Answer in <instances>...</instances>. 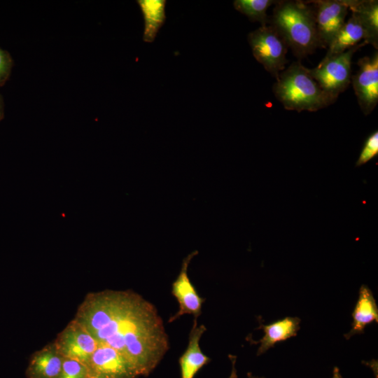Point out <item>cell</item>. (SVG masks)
Instances as JSON below:
<instances>
[{
    "label": "cell",
    "mask_w": 378,
    "mask_h": 378,
    "mask_svg": "<svg viewBox=\"0 0 378 378\" xmlns=\"http://www.w3.org/2000/svg\"><path fill=\"white\" fill-rule=\"evenodd\" d=\"M87 366L77 360L64 358L59 378H88Z\"/></svg>",
    "instance_id": "obj_19"
},
{
    "label": "cell",
    "mask_w": 378,
    "mask_h": 378,
    "mask_svg": "<svg viewBox=\"0 0 378 378\" xmlns=\"http://www.w3.org/2000/svg\"><path fill=\"white\" fill-rule=\"evenodd\" d=\"M13 67V60L10 54L0 48V86L8 79Z\"/></svg>",
    "instance_id": "obj_21"
},
{
    "label": "cell",
    "mask_w": 378,
    "mask_h": 378,
    "mask_svg": "<svg viewBox=\"0 0 378 378\" xmlns=\"http://www.w3.org/2000/svg\"><path fill=\"white\" fill-rule=\"evenodd\" d=\"M4 100L0 94V121L4 118Z\"/></svg>",
    "instance_id": "obj_23"
},
{
    "label": "cell",
    "mask_w": 378,
    "mask_h": 378,
    "mask_svg": "<svg viewBox=\"0 0 378 378\" xmlns=\"http://www.w3.org/2000/svg\"><path fill=\"white\" fill-rule=\"evenodd\" d=\"M365 45L363 41L342 53L326 54L316 67L309 69L311 76L325 92L337 98L351 83L353 55Z\"/></svg>",
    "instance_id": "obj_4"
},
{
    "label": "cell",
    "mask_w": 378,
    "mask_h": 378,
    "mask_svg": "<svg viewBox=\"0 0 378 378\" xmlns=\"http://www.w3.org/2000/svg\"><path fill=\"white\" fill-rule=\"evenodd\" d=\"M365 31L358 21L351 15L328 46L327 54L342 53L365 41Z\"/></svg>",
    "instance_id": "obj_16"
},
{
    "label": "cell",
    "mask_w": 378,
    "mask_h": 378,
    "mask_svg": "<svg viewBox=\"0 0 378 378\" xmlns=\"http://www.w3.org/2000/svg\"><path fill=\"white\" fill-rule=\"evenodd\" d=\"M64 358L55 342H51L33 354L26 376L27 378H59Z\"/></svg>",
    "instance_id": "obj_11"
},
{
    "label": "cell",
    "mask_w": 378,
    "mask_h": 378,
    "mask_svg": "<svg viewBox=\"0 0 378 378\" xmlns=\"http://www.w3.org/2000/svg\"><path fill=\"white\" fill-rule=\"evenodd\" d=\"M197 253V251H193L184 258L179 274L172 285V293L178 302L179 309L169 318V323L184 314H192L194 321H197L201 314L202 306L205 299L197 293L188 275V265Z\"/></svg>",
    "instance_id": "obj_10"
},
{
    "label": "cell",
    "mask_w": 378,
    "mask_h": 378,
    "mask_svg": "<svg viewBox=\"0 0 378 378\" xmlns=\"http://www.w3.org/2000/svg\"><path fill=\"white\" fill-rule=\"evenodd\" d=\"M248 41L255 59L276 80L288 62V46L270 24L262 25L248 35Z\"/></svg>",
    "instance_id": "obj_5"
},
{
    "label": "cell",
    "mask_w": 378,
    "mask_h": 378,
    "mask_svg": "<svg viewBox=\"0 0 378 378\" xmlns=\"http://www.w3.org/2000/svg\"><path fill=\"white\" fill-rule=\"evenodd\" d=\"M276 2L274 0H235L233 5L251 21L259 22L262 26L269 24L270 16L267 15V10Z\"/></svg>",
    "instance_id": "obj_18"
},
{
    "label": "cell",
    "mask_w": 378,
    "mask_h": 378,
    "mask_svg": "<svg viewBox=\"0 0 378 378\" xmlns=\"http://www.w3.org/2000/svg\"><path fill=\"white\" fill-rule=\"evenodd\" d=\"M54 342L63 357L86 366L98 346L90 333L75 319L68 323Z\"/></svg>",
    "instance_id": "obj_9"
},
{
    "label": "cell",
    "mask_w": 378,
    "mask_h": 378,
    "mask_svg": "<svg viewBox=\"0 0 378 378\" xmlns=\"http://www.w3.org/2000/svg\"><path fill=\"white\" fill-rule=\"evenodd\" d=\"M349 10L363 27L366 44L378 48V1L346 0Z\"/></svg>",
    "instance_id": "obj_13"
},
{
    "label": "cell",
    "mask_w": 378,
    "mask_h": 378,
    "mask_svg": "<svg viewBox=\"0 0 378 378\" xmlns=\"http://www.w3.org/2000/svg\"><path fill=\"white\" fill-rule=\"evenodd\" d=\"M88 378H136L132 363L115 349L98 344L87 365Z\"/></svg>",
    "instance_id": "obj_7"
},
{
    "label": "cell",
    "mask_w": 378,
    "mask_h": 378,
    "mask_svg": "<svg viewBox=\"0 0 378 378\" xmlns=\"http://www.w3.org/2000/svg\"><path fill=\"white\" fill-rule=\"evenodd\" d=\"M358 69L351 76L352 83L358 105L364 113L369 115L378 103V52L365 56L358 61Z\"/></svg>",
    "instance_id": "obj_6"
},
{
    "label": "cell",
    "mask_w": 378,
    "mask_h": 378,
    "mask_svg": "<svg viewBox=\"0 0 378 378\" xmlns=\"http://www.w3.org/2000/svg\"><path fill=\"white\" fill-rule=\"evenodd\" d=\"M229 358L232 363V371L229 378H237V370L235 368L236 363V356L232 355H229ZM248 378H262L253 376L251 373L248 374Z\"/></svg>",
    "instance_id": "obj_22"
},
{
    "label": "cell",
    "mask_w": 378,
    "mask_h": 378,
    "mask_svg": "<svg viewBox=\"0 0 378 378\" xmlns=\"http://www.w3.org/2000/svg\"><path fill=\"white\" fill-rule=\"evenodd\" d=\"M308 2L314 5L319 48H328L346 22L349 12L346 0H317Z\"/></svg>",
    "instance_id": "obj_8"
},
{
    "label": "cell",
    "mask_w": 378,
    "mask_h": 378,
    "mask_svg": "<svg viewBox=\"0 0 378 378\" xmlns=\"http://www.w3.org/2000/svg\"><path fill=\"white\" fill-rule=\"evenodd\" d=\"M74 319L98 344L125 356L139 376L149 374L169 349L168 336L156 308L132 290L90 293Z\"/></svg>",
    "instance_id": "obj_1"
},
{
    "label": "cell",
    "mask_w": 378,
    "mask_h": 378,
    "mask_svg": "<svg viewBox=\"0 0 378 378\" xmlns=\"http://www.w3.org/2000/svg\"><path fill=\"white\" fill-rule=\"evenodd\" d=\"M300 323L299 318L288 316L269 325L260 324L259 328H262L265 334L258 341L260 345L257 351V355L265 353L277 342L296 336L300 329Z\"/></svg>",
    "instance_id": "obj_15"
},
{
    "label": "cell",
    "mask_w": 378,
    "mask_h": 378,
    "mask_svg": "<svg viewBox=\"0 0 378 378\" xmlns=\"http://www.w3.org/2000/svg\"><path fill=\"white\" fill-rule=\"evenodd\" d=\"M273 92L286 110L298 112L316 111L337 99L320 87L309 69L300 61L293 62L280 73L273 85Z\"/></svg>",
    "instance_id": "obj_3"
},
{
    "label": "cell",
    "mask_w": 378,
    "mask_h": 378,
    "mask_svg": "<svg viewBox=\"0 0 378 378\" xmlns=\"http://www.w3.org/2000/svg\"><path fill=\"white\" fill-rule=\"evenodd\" d=\"M352 318L351 329L344 335L347 340L356 334L363 333L366 326L372 321L378 322V307L375 299L371 290L365 285L360 288Z\"/></svg>",
    "instance_id": "obj_14"
},
{
    "label": "cell",
    "mask_w": 378,
    "mask_h": 378,
    "mask_svg": "<svg viewBox=\"0 0 378 378\" xmlns=\"http://www.w3.org/2000/svg\"><path fill=\"white\" fill-rule=\"evenodd\" d=\"M269 24L300 58L319 48L314 7L302 1L276 3Z\"/></svg>",
    "instance_id": "obj_2"
},
{
    "label": "cell",
    "mask_w": 378,
    "mask_h": 378,
    "mask_svg": "<svg viewBox=\"0 0 378 378\" xmlns=\"http://www.w3.org/2000/svg\"><path fill=\"white\" fill-rule=\"evenodd\" d=\"M378 155V132H373L365 139L356 167H360Z\"/></svg>",
    "instance_id": "obj_20"
},
{
    "label": "cell",
    "mask_w": 378,
    "mask_h": 378,
    "mask_svg": "<svg viewBox=\"0 0 378 378\" xmlns=\"http://www.w3.org/2000/svg\"><path fill=\"white\" fill-rule=\"evenodd\" d=\"M144 19V41L152 42L165 20L164 0H139L137 1Z\"/></svg>",
    "instance_id": "obj_17"
},
{
    "label": "cell",
    "mask_w": 378,
    "mask_h": 378,
    "mask_svg": "<svg viewBox=\"0 0 378 378\" xmlns=\"http://www.w3.org/2000/svg\"><path fill=\"white\" fill-rule=\"evenodd\" d=\"M332 378H342V377L340 374V370H339L337 367L334 368Z\"/></svg>",
    "instance_id": "obj_24"
},
{
    "label": "cell",
    "mask_w": 378,
    "mask_h": 378,
    "mask_svg": "<svg viewBox=\"0 0 378 378\" xmlns=\"http://www.w3.org/2000/svg\"><path fill=\"white\" fill-rule=\"evenodd\" d=\"M206 330L204 325L197 326L194 321L189 334V341L186 350L179 358L181 378H194L200 369L211 361L200 349V340Z\"/></svg>",
    "instance_id": "obj_12"
}]
</instances>
